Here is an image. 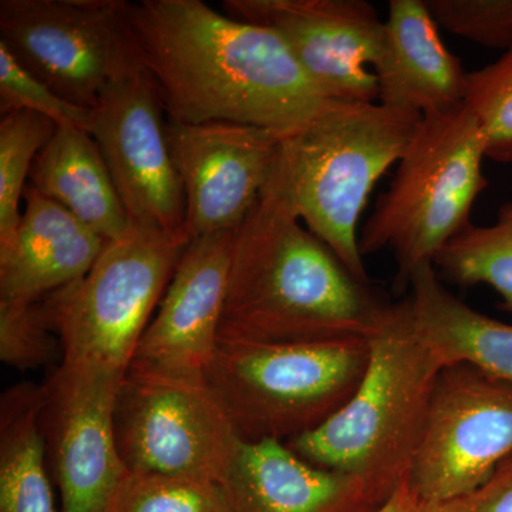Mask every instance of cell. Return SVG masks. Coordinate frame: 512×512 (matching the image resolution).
Segmentation results:
<instances>
[{
    "mask_svg": "<svg viewBox=\"0 0 512 512\" xmlns=\"http://www.w3.org/2000/svg\"><path fill=\"white\" fill-rule=\"evenodd\" d=\"M234 232L188 242L130 367L205 379L220 340Z\"/></svg>",
    "mask_w": 512,
    "mask_h": 512,
    "instance_id": "14",
    "label": "cell"
},
{
    "mask_svg": "<svg viewBox=\"0 0 512 512\" xmlns=\"http://www.w3.org/2000/svg\"><path fill=\"white\" fill-rule=\"evenodd\" d=\"M15 234L0 245V302L35 303L83 278L109 241L28 184Z\"/></svg>",
    "mask_w": 512,
    "mask_h": 512,
    "instance_id": "18",
    "label": "cell"
},
{
    "mask_svg": "<svg viewBox=\"0 0 512 512\" xmlns=\"http://www.w3.org/2000/svg\"><path fill=\"white\" fill-rule=\"evenodd\" d=\"M281 151V150H279ZM390 303L305 227L276 163L234 232L220 339L266 343L366 339Z\"/></svg>",
    "mask_w": 512,
    "mask_h": 512,
    "instance_id": "2",
    "label": "cell"
},
{
    "mask_svg": "<svg viewBox=\"0 0 512 512\" xmlns=\"http://www.w3.org/2000/svg\"><path fill=\"white\" fill-rule=\"evenodd\" d=\"M127 13L167 119L225 121L286 136L336 101L274 30L231 18L201 0L128 2Z\"/></svg>",
    "mask_w": 512,
    "mask_h": 512,
    "instance_id": "1",
    "label": "cell"
},
{
    "mask_svg": "<svg viewBox=\"0 0 512 512\" xmlns=\"http://www.w3.org/2000/svg\"><path fill=\"white\" fill-rule=\"evenodd\" d=\"M110 512H232V508L217 481L130 471Z\"/></svg>",
    "mask_w": 512,
    "mask_h": 512,
    "instance_id": "24",
    "label": "cell"
},
{
    "mask_svg": "<svg viewBox=\"0 0 512 512\" xmlns=\"http://www.w3.org/2000/svg\"><path fill=\"white\" fill-rule=\"evenodd\" d=\"M420 512H512V456L476 490L440 503H421Z\"/></svg>",
    "mask_w": 512,
    "mask_h": 512,
    "instance_id": "29",
    "label": "cell"
},
{
    "mask_svg": "<svg viewBox=\"0 0 512 512\" xmlns=\"http://www.w3.org/2000/svg\"><path fill=\"white\" fill-rule=\"evenodd\" d=\"M29 185L106 241H116L133 228L106 160L83 128H56L33 164Z\"/></svg>",
    "mask_w": 512,
    "mask_h": 512,
    "instance_id": "20",
    "label": "cell"
},
{
    "mask_svg": "<svg viewBox=\"0 0 512 512\" xmlns=\"http://www.w3.org/2000/svg\"><path fill=\"white\" fill-rule=\"evenodd\" d=\"M510 53H512V50H510Z\"/></svg>",
    "mask_w": 512,
    "mask_h": 512,
    "instance_id": "31",
    "label": "cell"
},
{
    "mask_svg": "<svg viewBox=\"0 0 512 512\" xmlns=\"http://www.w3.org/2000/svg\"><path fill=\"white\" fill-rule=\"evenodd\" d=\"M120 386L56 375L43 386L60 512H110L130 473L114 429Z\"/></svg>",
    "mask_w": 512,
    "mask_h": 512,
    "instance_id": "15",
    "label": "cell"
},
{
    "mask_svg": "<svg viewBox=\"0 0 512 512\" xmlns=\"http://www.w3.org/2000/svg\"><path fill=\"white\" fill-rule=\"evenodd\" d=\"M373 72L377 101L390 109L427 117L464 106L467 72L444 46L423 0H390Z\"/></svg>",
    "mask_w": 512,
    "mask_h": 512,
    "instance_id": "17",
    "label": "cell"
},
{
    "mask_svg": "<svg viewBox=\"0 0 512 512\" xmlns=\"http://www.w3.org/2000/svg\"><path fill=\"white\" fill-rule=\"evenodd\" d=\"M485 141L466 109L421 119L396 174L359 232L363 256L392 249L397 292L409 289L420 266L471 225L478 195L487 188Z\"/></svg>",
    "mask_w": 512,
    "mask_h": 512,
    "instance_id": "6",
    "label": "cell"
},
{
    "mask_svg": "<svg viewBox=\"0 0 512 512\" xmlns=\"http://www.w3.org/2000/svg\"><path fill=\"white\" fill-rule=\"evenodd\" d=\"M188 242L133 225L83 278L40 301L62 345L56 376L123 383Z\"/></svg>",
    "mask_w": 512,
    "mask_h": 512,
    "instance_id": "5",
    "label": "cell"
},
{
    "mask_svg": "<svg viewBox=\"0 0 512 512\" xmlns=\"http://www.w3.org/2000/svg\"><path fill=\"white\" fill-rule=\"evenodd\" d=\"M221 484L232 512H376L393 495L312 466L276 440L242 441Z\"/></svg>",
    "mask_w": 512,
    "mask_h": 512,
    "instance_id": "16",
    "label": "cell"
},
{
    "mask_svg": "<svg viewBox=\"0 0 512 512\" xmlns=\"http://www.w3.org/2000/svg\"><path fill=\"white\" fill-rule=\"evenodd\" d=\"M512 456V383L460 363L440 370L409 485L421 503L476 490Z\"/></svg>",
    "mask_w": 512,
    "mask_h": 512,
    "instance_id": "10",
    "label": "cell"
},
{
    "mask_svg": "<svg viewBox=\"0 0 512 512\" xmlns=\"http://www.w3.org/2000/svg\"><path fill=\"white\" fill-rule=\"evenodd\" d=\"M421 119L379 101L336 100L282 137L279 165L299 218L365 284L360 217L377 181L403 157Z\"/></svg>",
    "mask_w": 512,
    "mask_h": 512,
    "instance_id": "4",
    "label": "cell"
},
{
    "mask_svg": "<svg viewBox=\"0 0 512 512\" xmlns=\"http://www.w3.org/2000/svg\"><path fill=\"white\" fill-rule=\"evenodd\" d=\"M114 429L131 473L222 483L242 444L207 379L136 367L117 393Z\"/></svg>",
    "mask_w": 512,
    "mask_h": 512,
    "instance_id": "9",
    "label": "cell"
},
{
    "mask_svg": "<svg viewBox=\"0 0 512 512\" xmlns=\"http://www.w3.org/2000/svg\"><path fill=\"white\" fill-rule=\"evenodd\" d=\"M165 111L144 69L110 86L92 110L99 146L131 224L184 235L185 198L174 167Z\"/></svg>",
    "mask_w": 512,
    "mask_h": 512,
    "instance_id": "11",
    "label": "cell"
},
{
    "mask_svg": "<svg viewBox=\"0 0 512 512\" xmlns=\"http://www.w3.org/2000/svg\"><path fill=\"white\" fill-rule=\"evenodd\" d=\"M359 389L335 416L285 443L306 463L362 478L392 495L409 481L443 369L414 330L409 299L390 303L369 336Z\"/></svg>",
    "mask_w": 512,
    "mask_h": 512,
    "instance_id": "3",
    "label": "cell"
},
{
    "mask_svg": "<svg viewBox=\"0 0 512 512\" xmlns=\"http://www.w3.org/2000/svg\"><path fill=\"white\" fill-rule=\"evenodd\" d=\"M62 345L40 302H0V360L19 370L52 362Z\"/></svg>",
    "mask_w": 512,
    "mask_h": 512,
    "instance_id": "27",
    "label": "cell"
},
{
    "mask_svg": "<svg viewBox=\"0 0 512 512\" xmlns=\"http://www.w3.org/2000/svg\"><path fill=\"white\" fill-rule=\"evenodd\" d=\"M450 281L491 286L503 298L501 308L512 313V201L498 210L488 227L468 225L434 259Z\"/></svg>",
    "mask_w": 512,
    "mask_h": 512,
    "instance_id": "22",
    "label": "cell"
},
{
    "mask_svg": "<svg viewBox=\"0 0 512 512\" xmlns=\"http://www.w3.org/2000/svg\"><path fill=\"white\" fill-rule=\"evenodd\" d=\"M421 501L410 488L409 481L400 485L392 497L376 512H420Z\"/></svg>",
    "mask_w": 512,
    "mask_h": 512,
    "instance_id": "30",
    "label": "cell"
},
{
    "mask_svg": "<svg viewBox=\"0 0 512 512\" xmlns=\"http://www.w3.org/2000/svg\"><path fill=\"white\" fill-rule=\"evenodd\" d=\"M231 18L274 30L326 96L376 103L384 20L365 0H225Z\"/></svg>",
    "mask_w": 512,
    "mask_h": 512,
    "instance_id": "13",
    "label": "cell"
},
{
    "mask_svg": "<svg viewBox=\"0 0 512 512\" xmlns=\"http://www.w3.org/2000/svg\"><path fill=\"white\" fill-rule=\"evenodd\" d=\"M124 0H2L0 43L60 97L93 110L144 69Z\"/></svg>",
    "mask_w": 512,
    "mask_h": 512,
    "instance_id": "8",
    "label": "cell"
},
{
    "mask_svg": "<svg viewBox=\"0 0 512 512\" xmlns=\"http://www.w3.org/2000/svg\"><path fill=\"white\" fill-rule=\"evenodd\" d=\"M437 26L478 45L512 50V0H427Z\"/></svg>",
    "mask_w": 512,
    "mask_h": 512,
    "instance_id": "28",
    "label": "cell"
},
{
    "mask_svg": "<svg viewBox=\"0 0 512 512\" xmlns=\"http://www.w3.org/2000/svg\"><path fill=\"white\" fill-rule=\"evenodd\" d=\"M43 387L5 393L0 413V512H56L47 476Z\"/></svg>",
    "mask_w": 512,
    "mask_h": 512,
    "instance_id": "21",
    "label": "cell"
},
{
    "mask_svg": "<svg viewBox=\"0 0 512 512\" xmlns=\"http://www.w3.org/2000/svg\"><path fill=\"white\" fill-rule=\"evenodd\" d=\"M407 296L414 330L441 367L467 363L512 383V325L470 308L440 281L436 266H420Z\"/></svg>",
    "mask_w": 512,
    "mask_h": 512,
    "instance_id": "19",
    "label": "cell"
},
{
    "mask_svg": "<svg viewBox=\"0 0 512 512\" xmlns=\"http://www.w3.org/2000/svg\"><path fill=\"white\" fill-rule=\"evenodd\" d=\"M185 198V237L237 231L271 181L281 134L244 124L165 120Z\"/></svg>",
    "mask_w": 512,
    "mask_h": 512,
    "instance_id": "12",
    "label": "cell"
},
{
    "mask_svg": "<svg viewBox=\"0 0 512 512\" xmlns=\"http://www.w3.org/2000/svg\"><path fill=\"white\" fill-rule=\"evenodd\" d=\"M464 106L481 128L485 157L512 164V53L467 73Z\"/></svg>",
    "mask_w": 512,
    "mask_h": 512,
    "instance_id": "25",
    "label": "cell"
},
{
    "mask_svg": "<svg viewBox=\"0 0 512 512\" xmlns=\"http://www.w3.org/2000/svg\"><path fill=\"white\" fill-rule=\"evenodd\" d=\"M56 123L28 110L2 114L0 119V245L18 228L26 181L43 147L56 133Z\"/></svg>",
    "mask_w": 512,
    "mask_h": 512,
    "instance_id": "23",
    "label": "cell"
},
{
    "mask_svg": "<svg viewBox=\"0 0 512 512\" xmlns=\"http://www.w3.org/2000/svg\"><path fill=\"white\" fill-rule=\"evenodd\" d=\"M15 110L33 111L52 120L57 127L74 126L89 131L92 124V110L64 100L0 43V113Z\"/></svg>",
    "mask_w": 512,
    "mask_h": 512,
    "instance_id": "26",
    "label": "cell"
},
{
    "mask_svg": "<svg viewBox=\"0 0 512 512\" xmlns=\"http://www.w3.org/2000/svg\"><path fill=\"white\" fill-rule=\"evenodd\" d=\"M369 338L266 343L218 340L207 379L242 441L289 440L335 416L359 389Z\"/></svg>",
    "mask_w": 512,
    "mask_h": 512,
    "instance_id": "7",
    "label": "cell"
}]
</instances>
